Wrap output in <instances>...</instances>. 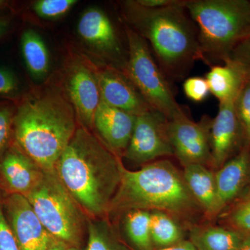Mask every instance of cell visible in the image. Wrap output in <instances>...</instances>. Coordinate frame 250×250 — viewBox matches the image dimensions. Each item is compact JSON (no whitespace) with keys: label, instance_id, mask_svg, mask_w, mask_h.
Returning a JSON list of instances; mask_svg holds the SVG:
<instances>
[{"label":"cell","instance_id":"1","mask_svg":"<svg viewBox=\"0 0 250 250\" xmlns=\"http://www.w3.org/2000/svg\"><path fill=\"white\" fill-rule=\"evenodd\" d=\"M121 162L100 138L80 126L54 171L88 219L108 218L121 182Z\"/></svg>","mask_w":250,"mask_h":250},{"label":"cell","instance_id":"2","mask_svg":"<svg viewBox=\"0 0 250 250\" xmlns=\"http://www.w3.org/2000/svg\"><path fill=\"white\" fill-rule=\"evenodd\" d=\"M125 18L147 42L163 71L171 81H181L202 60L199 31L184 5L148 8L136 1L124 4Z\"/></svg>","mask_w":250,"mask_h":250},{"label":"cell","instance_id":"3","mask_svg":"<svg viewBox=\"0 0 250 250\" xmlns=\"http://www.w3.org/2000/svg\"><path fill=\"white\" fill-rule=\"evenodd\" d=\"M121 182L108 218H118L130 210H159L189 227L204 215L183 173L170 161L159 159L136 171L128 170L121 162Z\"/></svg>","mask_w":250,"mask_h":250},{"label":"cell","instance_id":"4","mask_svg":"<svg viewBox=\"0 0 250 250\" xmlns=\"http://www.w3.org/2000/svg\"><path fill=\"white\" fill-rule=\"evenodd\" d=\"M71 103L50 90L26 99L16 109L13 142L44 170L53 171L77 129Z\"/></svg>","mask_w":250,"mask_h":250},{"label":"cell","instance_id":"5","mask_svg":"<svg viewBox=\"0 0 250 250\" xmlns=\"http://www.w3.org/2000/svg\"><path fill=\"white\" fill-rule=\"evenodd\" d=\"M184 5L198 29L202 61L210 67L250 38V0H184Z\"/></svg>","mask_w":250,"mask_h":250},{"label":"cell","instance_id":"6","mask_svg":"<svg viewBox=\"0 0 250 250\" xmlns=\"http://www.w3.org/2000/svg\"><path fill=\"white\" fill-rule=\"evenodd\" d=\"M51 236L68 248H83L88 218L54 171H45L39 184L24 195Z\"/></svg>","mask_w":250,"mask_h":250},{"label":"cell","instance_id":"7","mask_svg":"<svg viewBox=\"0 0 250 250\" xmlns=\"http://www.w3.org/2000/svg\"><path fill=\"white\" fill-rule=\"evenodd\" d=\"M127 61L124 73L139 90L153 109L168 120L185 113L174 96L170 80L156 60L144 39L129 26H125Z\"/></svg>","mask_w":250,"mask_h":250},{"label":"cell","instance_id":"8","mask_svg":"<svg viewBox=\"0 0 250 250\" xmlns=\"http://www.w3.org/2000/svg\"><path fill=\"white\" fill-rule=\"evenodd\" d=\"M174 156L168 134V119L151 109L136 116L134 131L123 157L144 166L161 158Z\"/></svg>","mask_w":250,"mask_h":250},{"label":"cell","instance_id":"9","mask_svg":"<svg viewBox=\"0 0 250 250\" xmlns=\"http://www.w3.org/2000/svg\"><path fill=\"white\" fill-rule=\"evenodd\" d=\"M210 121L206 116L201 123H195L185 113L168 120L169 137L174 154L184 167L190 164H202L210 167Z\"/></svg>","mask_w":250,"mask_h":250},{"label":"cell","instance_id":"10","mask_svg":"<svg viewBox=\"0 0 250 250\" xmlns=\"http://www.w3.org/2000/svg\"><path fill=\"white\" fill-rule=\"evenodd\" d=\"M1 205L20 250H47L53 237L38 218L27 197L5 194Z\"/></svg>","mask_w":250,"mask_h":250},{"label":"cell","instance_id":"11","mask_svg":"<svg viewBox=\"0 0 250 250\" xmlns=\"http://www.w3.org/2000/svg\"><path fill=\"white\" fill-rule=\"evenodd\" d=\"M78 32L82 39L124 71L127 59L125 58L118 33L111 19L102 10L93 8L81 16Z\"/></svg>","mask_w":250,"mask_h":250},{"label":"cell","instance_id":"12","mask_svg":"<svg viewBox=\"0 0 250 250\" xmlns=\"http://www.w3.org/2000/svg\"><path fill=\"white\" fill-rule=\"evenodd\" d=\"M235 101L219 103L218 114L210 123V168L218 170L231 159L244 139L235 110Z\"/></svg>","mask_w":250,"mask_h":250},{"label":"cell","instance_id":"13","mask_svg":"<svg viewBox=\"0 0 250 250\" xmlns=\"http://www.w3.org/2000/svg\"><path fill=\"white\" fill-rule=\"evenodd\" d=\"M95 74L102 100L107 104L135 116L153 109L122 70L106 65Z\"/></svg>","mask_w":250,"mask_h":250},{"label":"cell","instance_id":"14","mask_svg":"<svg viewBox=\"0 0 250 250\" xmlns=\"http://www.w3.org/2000/svg\"><path fill=\"white\" fill-rule=\"evenodd\" d=\"M45 171L14 142L0 156V181L5 194L24 196L39 184Z\"/></svg>","mask_w":250,"mask_h":250},{"label":"cell","instance_id":"15","mask_svg":"<svg viewBox=\"0 0 250 250\" xmlns=\"http://www.w3.org/2000/svg\"><path fill=\"white\" fill-rule=\"evenodd\" d=\"M70 103L80 126L93 128L95 112L101 102V93L96 74L83 64L75 65L67 82Z\"/></svg>","mask_w":250,"mask_h":250},{"label":"cell","instance_id":"16","mask_svg":"<svg viewBox=\"0 0 250 250\" xmlns=\"http://www.w3.org/2000/svg\"><path fill=\"white\" fill-rule=\"evenodd\" d=\"M217 218L236 201L250 181V146L245 144L239 152L215 172Z\"/></svg>","mask_w":250,"mask_h":250},{"label":"cell","instance_id":"17","mask_svg":"<svg viewBox=\"0 0 250 250\" xmlns=\"http://www.w3.org/2000/svg\"><path fill=\"white\" fill-rule=\"evenodd\" d=\"M136 116L110 106L101 100L93 119V128L100 140L118 157L129 145L134 131Z\"/></svg>","mask_w":250,"mask_h":250},{"label":"cell","instance_id":"18","mask_svg":"<svg viewBox=\"0 0 250 250\" xmlns=\"http://www.w3.org/2000/svg\"><path fill=\"white\" fill-rule=\"evenodd\" d=\"M184 180L189 190L196 200L205 218H217V192L215 172L202 164L184 166Z\"/></svg>","mask_w":250,"mask_h":250},{"label":"cell","instance_id":"19","mask_svg":"<svg viewBox=\"0 0 250 250\" xmlns=\"http://www.w3.org/2000/svg\"><path fill=\"white\" fill-rule=\"evenodd\" d=\"M246 79L243 70L230 60L225 61L223 65L210 67L206 76L210 93L220 103L236 100Z\"/></svg>","mask_w":250,"mask_h":250},{"label":"cell","instance_id":"20","mask_svg":"<svg viewBox=\"0 0 250 250\" xmlns=\"http://www.w3.org/2000/svg\"><path fill=\"white\" fill-rule=\"evenodd\" d=\"M188 231L189 241L198 250H237L244 238L233 230L213 225L193 224Z\"/></svg>","mask_w":250,"mask_h":250},{"label":"cell","instance_id":"21","mask_svg":"<svg viewBox=\"0 0 250 250\" xmlns=\"http://www.w3.org/2000/svg\"><path fill=\"white\" fill-rule=\"evenodd\" d=\"M122 229L133 250H153L151 236V212L146 210H130L122 213Z\"/></svg>","mask_w":250,"mask_h":250},{"label":"cell","instance_id":"22","mask_svg":"<svg viewBox=\"0 0 250 250\" xmlns=\"http://www.w3.org/2000/svg\"><path fill=\"white\" fill-rule=\"evenodd\" d=\"M85 250H133L108 218L88 219Z\"/></svg>","mask_w":250,"mask_h":250},{"label":"cell","instance_id":"23","mask_svg":"<svg viewBox=\"0 0 250 250\" xmlns=\"http://www.w3.org/2000/svg\"><path fill=\"white\" fill-rule=\"evenodd\" d=\"M21 51L28 70L35 78L45 76L49 67L48 49L40 35L32 29L23 32Z\"/></svg>","mask_w":250,"mask_h":250},{"label":"cell","instance_id":"24","mask_svg":"<svg viewBox=\"0 0 250 250\" xmlns=\"http://www.w3.org/2000/svg\"><path fill=\"white\" fill-rule=\"evenodd\" d=\"M151 212V236L154 249L167 248L185 241L180 222L159 210Z\"/></svg>","mask_w":250,"mask_h":250},{"label":"cell","instance_id":"25","mask_svg":"<svg viewBox=\"0 0 250 250\" xmlns=\"http://www.w3.org/2000/svg\"><path fill=\"white\" fill-rule=\"evenodd\" d=\"M225 228L250 237V194L243 195L219 215Z\"/></svg>","mask_w":250,"mask_h":250},{"label":"cell","instance_id":"26","mask_svg":"<svg viewBox=\"0 0 250 250\" xmlns=\"http://www.w3.org/2000/svg\"><path fill=\"white\" fill-rule=\"evenodd\" d=\"M235 110L244 140L250 146V77H247L236 99Z\"/></svg>","mask_w":250,"mask_h":250},{"label":"cell","instance_id":"27","mask_svg":"<svg viewBox=\"0 0 250 250\" xmlns=\"http://www.w3.org/2000/svg\"><path fill=\"white\" fill-rule=\"evenodd\" d=\"M77 3L76 0H40L34 3L33 10L39 17L56 19L66 14Z\"/></svg>","mask_w":250,"mask_h":250},{"label":"cell","instance_id":"28","mask_svg":"<svg viewBox=\"0 0 250 250\" xmlns=\"http://www.w3.org/2000/svg\"><path fill=\"white\" fill-rule=\"evenodd\" d=\"M16 109L9 104L0 103V156L13 143Z\"/></svg>","mask_w":250,"mask_h":250},{"label":"cell","instance_id":"29","mask_svg":"<svg viewBox=\"0 0 250 250\" xmlns=\"http://www.w3.org/2000/svg\"><path fill=\"white\" fill-rule=\"evenodd\" d=\"M183 88L187 98L196 103L204 101L210 93L208 82L203 77H194L187 79L184 82Z\"/></svg>","mask_w":250,"mask_h":250},{"label":"cell","instance_id":"30","mask_svg":"<svg viewBox=\"0 0 250 250\" xmlns=\"http://www.w3.org/2000/svg\"><path fill=\"white\" fill-rule=\"evenodd\" d=\"M19 80L9 69L0 67V96L15 98L20 93Z\"/></svg>","mask_w":250,"mask_h":250},{"label":"cell","instance_id":"31","mask_svg":"<svg viewBox=\"0 0 250 250\" xmlns=\"http://www.w3.org/2000/svg\"><path fill=\"white\" fill-rule=\"evenodd\" d=\"M227 60L236 63L246 77H250V38L237 45Z\"/></svg>","mask_w":250,"mask_h":250},{"label":"cell","instance_id":"32","mask_svg":"<svg viewBox=\"0 0 250 250\" xmlns=\"http://www.w3.org/2000/svg\"><path fill=\"white\" fill-rule=\"evenodd\" d=\"M0 250H21L5 218L1 203H0Z\"/></svg>","mask_w":250,"mask_h":250},{"label":"cell","instance_id":"33","mask_svg":"<svg viewBox=\"0 0 250 250\" xmlns=\"http://www.w3.org/2000/svg\"><path fill=\"white\" fill-rule=\"evenodd\" d=\"M182 0H137L136 2L148 8H162L179 4Z\"/></svg>","mask_w":250,"mask_h":250},{"label":"cell","instance_id":"34","mask_svg":"<svg viewBox=\"0 0 250 250\" xmlns=\"http://www.w3.org/2000/svg\"><path fill=\"white\" fill-rule=\"evenodd\" d=\"M153 250H198L196 247L190 241H185L181 242L178 244L174 245V246L167 247V248H160V249H154Z\"/></svg>","mask_w":250,"mask_h":250},{"label":"cell","instance_id":"35","mask_svg":"<svg viewBox=\"0 0 250 250\" xmlns=\"http://www.w3.org/2000/svg\"><path fill=\"white\" fill-rule=\"evenodd\" d=\"M10 22H11V20L9 18L5 17V16L0 17V38L4 36L9 29Z\"/></svg>","mask_w":250,"mask_h":250},{"label":"cell","instance_id":"36","mask_svg":"<svg viewBox=\"0 0 250 250\" xmlns=\"http://www.w3.org/2000/svg\"><path fill=\"white\" fill-rule=\"evenodd\" d=\"M67 248L68 247L66 245L64 244L62 241L56 239L53 237L52 241L47 250H67Z\"/></svg>","mask_w":250,"mask_h":250},{"label":"cell","instance_id":"37","mask_svg":"<svg viewBox=\"0 0 250 250\" xmlns=\"http://www.w3.org/2000/svg\"><path fill=\"white\" fill-rule=\"evenodd\" d=\"M237 250H250V237H244L241 246Z\"/></svg>","mask_w":250,"mask_h":250},{"label":"cell","instance_id":"38","mask_svg":"<svg viewBox=\"0 0 250 250\" xmlns=\"http://www.w3.org/2000/svg\"><path fill=\"white\" fill-rule=\"evenodd\" d=\"M4 195L5 192L4 189H3L2 184H1V181H0V203H1V202H2L3 197H4Z\"/></svg>","mask_w":250,"mask_h":250},{"label":"cell","instance_id":"39","mask_svg":"<svg viewBox=\"0 0 250 250\" xmlns=\"http://www.w3.org/2000/svg\"><path fill=\"white\" fill-rule=\"evenodd\" d=\"M8 4H9V1L0 0V9H4Z\"/></svg>","mask_w":250,"mask_h":250},{"label":"cell","instance_id":"40","mask_svg":"<svg viewBox=\"0 0 250 250\" xmlns=\"http://www.w3.org/2000/svg\"><path fill=\"white\" fill-rule=\"evenodd\" d=\"M67 250H83V248H67ZM85 250V249H84Z\"/></svg>","mask_w":250,"mask_h":250},{"label":"cell","instance_id":"41","mask_svg":"<svg viewBox=\"0 0 250 250\" xmlns=\"http://www.w3.org/2000/svg\"><path fill=\"white\" fill-rule=\"evenodd\" d=\"M248 190H247L246 194H250V181L249 182V184H248Z\"/></svg>","mask_w":250,"mask_h":250}]
</instances>
